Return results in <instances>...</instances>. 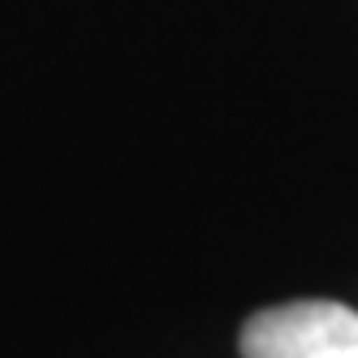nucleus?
<instances>
[{
  "label": "nucleus",
  "instance_id": "obj_1",
  "mask_svg": "<svg viewBox=\"0 0 358 358\" xmlns=\"http://www.w3.org/2000/svg\"><path fill=\"white\" fill-rule=\"evenodd\" d=\"M242 358H358V311L332 298H298L246 315Z\"/></svg>",
  "mask_w": 358,
  "mask_h": 358
}]
</instances>
